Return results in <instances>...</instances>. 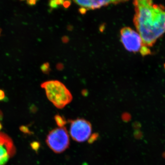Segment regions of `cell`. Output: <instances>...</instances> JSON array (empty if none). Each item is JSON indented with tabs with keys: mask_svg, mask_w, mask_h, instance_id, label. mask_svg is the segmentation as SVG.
<instances>
[{
	"mask_svg": "<svg viewBox=\"0 0 165 165\" xmlns=\"http://www.w3.org/2000/svg\"><path fill=\"white\" fill-rule=\"evenodd\" d=\"M133 22L147 47L152 46L165 33V7L153 0H133Z\"/></svg>",
	"mask_w": 165,
	"mask_h": 165,
	"instance_id": "obj_1",
	"label": "cell"
},
{
	"mask_svg": "<svg viewBox=\"0 0 165 165\" xmlns=\"http://www.w3.org/2000/svg\"><path fill=\"white\" fill-rule=\"evenodd\" d=\"M41 87L44 89L48 99L57 108H63L73 99L68 89L59 81L44 82L41 84Z\"/></svg>",
	"mask_w": 165,
	"mask_h": 165,
	"instance_id": "obj_2",
	"label": "cell"
},
{
	"mask_svg": "<svg viewBox=\"0 0 165 165\" xmlns=\"http://www.w3.org/2000/svg\"><path fill=\"white\" fill-rule=\"evenodd\" d=\"M70 141L69 132L64 127L52 130L46 139L48 147L57 154L62 153L69 147Z\"/></svg>",
	"mask_w": 165,
	"mask_h": 165,
	"instance_id": "obj_3",
	"label": "cell"
},
{
	"mask_svg": "<svg viewBox=\"0 0 165 165\" xmlns=\"http://www.w3.org/2000/svg\"><path fill=\"white\" fill-rule=\"evenodd\" d=\"M92 132L90 122L83 118H77L70 123L69 134L73 140L78 143H83L90 138Z\"/></svg>",
	"mask_w": 165,
	"mask_h": 165,
	"instance_id": "obj_4",
	"label": "cell"
},
{
	"mask_svg": "<svg viewBox=\"0 0 165 165\" xmlns=\"http://www.w3.org/2000/svg\"><path fill=\"white\" fill-rule=\"evenodd\" d=\"M120 38L121 43L128 51L140 52L144 46L139 33L130 27H125L121 29Z\"/></svg>",
	"mask_w": 165,
	"mask_h": 165,
	"instance_id": "obj_5",
	"label": "cell"
},
{
	"mask_svg": "<svg viewBox=\"0 0 165 165\" xmlns=\"http://www.w3.org/2000/svg\"><path fill=\"white\" fill-rule=\"evenodd\" d=\"M16 149L11 138L0 132V165H5L15 154Z\"/></svg>",
	"mask_w": 165,
	"mask_h": 165,
	"instance_id": "obj_6",
	"label": "cell"
},
{
	"mask_svg": "<svg viewBox=\"0 0 165 165\" xmlns=\"http://www.w3.org/2000/svg\"><path fill=\"white\" fill-rule=\"evenodd\" d=\"M80 7L81 11L95 10L111 4H117L129 0H72Z\"/></svg>",
	"mask_w": 165,
	"mask_h": 165,
	"instance_id": "obj_7",
	"label": "cell"
},
{
	"mask_svg": "<svg viewBox=\"0 0 165 165\" xmlns=\"http://www.w3.org/2000/svg\"><path fill=\"white\" fill-rule=\"evenodd\" d=\"M55 120L56 122L58 125L59 127H63V125L64 124V121L63 120L62 117L59 115H56L55 117Z\"/></svg>",
	"mask_w": 165,
	"mask_h": 165,
	"instance_id": "obj_8",
	"label": "cell"
},
{
	"mask_svg": "<svg viewBox=\"0 0 165 165\" xmlns=\"http://www.w3.org/2000/svg\"><path fill=\"white\" fill-rule=\"evenodd\" d=\"M49 5L50 7L52 8H55L57 7V5L56 4V0H50Z\"/></svg>",
	"mask_w": 165,
	"mask_h": 165,
	"instance_id": "obj_9",
	"label": "cell"
},
{
	"mask_svg": "<svg viewBox=\"0 0 165 165\" xmlns=\"http://www.w3.org/2000/svg\"><path fill=\"white\" fill-rule=\"evenodd\" d=\"M7 98L5 95V92L3 90L0 89V101H4L5 99H7Z\"/></svg>",
	"mask_w": 165,
	"mask_h": 165,
	"instance_id": "obj_10",
	"label": "cell"
},
{
	"mask_svg": "<svg viewBox=\"0 0 165 165\" xmlns=\"http://www.w3.org/2000/svg\"><path fill=\"white\" fill-rule=\"evenodd\" d=\"M40 143L37 142H34L33 143H31V147L32 148L33 150H38V149L40 147Z\"/></svg>",
	"mask_w": 165,
	"mask_h": 165,
	"instance_id": "obj_11",
	"label": "cell"
},
{
	"mask_svg": "<svg viewBox=\"0 0 165 165\" xmlns=\"http://www.w3.org/2000/svg\"><path fill=\"white\" fill-rule=\"evenodd\" d=\"M40 68L44 73L47 72L48 70V68H49L48 64V63H44L41 66Z\"/></svg>",
	"mask_w": 165,
	"mask_h": 165,
	"instance_id": "obj_12",
	"label": "cell"
},
{
	"mask_svg": "<svg viewBox=\"0 0 165 165\" xmlns=\"http://www.w3.org/2000/svg\"><path fill=\"white\" fill-rule=\"evenodd\" d=\"M38 0H27V3L30 6H33L37 3Z\"/></svg>",
	"mask_w": 165,
	"mask_h": 165,
	"instance_id": "obj_13",
	"label": "cell"
},
{
	"mask_svg": "<svg viewBox=\"0 0 165 165\" xmlns=\"http://www.w3.org/2000/svg\"><path fill=\"white\" fill-rule=\"evenodd\" d=\"M21 130L24 132H29V130L28 128H27L26 127H24V126H22L21 128H20Z\"/></svg>",
	"mask_w": 165,
	"mask_h": 165,
	"instance_id": "obj_14",
	"label": "cell"
},
{
	"mask_svg": "<svg viewBox=\"0 0 165 165\" xmlns=\"http://www.w3.org/2000/svg\"><path fill=\"white\" fill-rule=\"evenodd\" d=\"M2 128V125H1V124L0 123V130L1 129V128Z\"/></svg>",
	"mask_w": 165,
	"mask_h": 165,
	"instance_id": "obj_15",
	"label": "cell"
},
{
	"mask_svg": "<svg viewBox=\"0 0 165 165\" xmlns=\"http://www.w3.org/2000/svg\"><path fill=\"white\" fill-rule=\"evenodd\" d=\"M20 1H24V0H20Z\"/></svg>",
	"mask_w": 165,
	"mask_h": 165,
	"instance_id": "obj_16",
	"label": "cell"
}]
</instances>
